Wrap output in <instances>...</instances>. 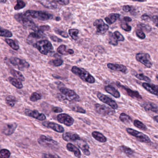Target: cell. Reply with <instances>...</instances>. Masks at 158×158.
<instances>
[{
  "label": "cell",
  "mask_w": 158,
  "mask_h": 158,
  "mask_svg": "<svg viewBox=\"0 0 158 158\" xmlns=\"http://www.w3.org/2000/svg\"><path fill=\"white\" fill-rule=\"evenodd\" d=\"M10 152L7 149H2L0 150V158H9L10 157Z\"/></svg>",
  "instance_id": "obj_42"
},
{
  "label": "cell",
  "mask_w": 158,
  "mask_h": 158,
  "mask_svg": "<svg viewBox=\"0 0 158 158\" xmlns=\"http://www.w3.org/2000/svg\"><path fill=\"white\" fill-rule=\"evenodd\" d=\"M46 36V35H45L44 32L38 29L37 31H34L33 33H31L28 35L27 39V42L30 45H33L35 40L44 39Z\"/></svg>",
  "instance_id": "obj_13"
},
{
  "label": "cell",
  "mask_w": 158,
  "mask_h": 158,
  "mask_svg": "<svg viewBox=\"0 0 158 158\" xmlns=\"http://www.w3.org/2000/svg\"><path fill=\"white\" fill-rule=\"evenodd\" d=\"M6 104L11 107H13L17 102V100L16 98L14 96L10 95L7 96L5 99Z\"/></svg>",
  "instance_id": "obj_31"
},
{
  "label": "cell",
  "mask_w": 158,
  "mask_h": 158,
  "mask_svg": "<svg viewBox=\"0 0 158 158\" xmlns=\"http://www.w3.org/2000/svg\"><path fill=\"white\" fill-rule=\"evenodd\" d=\"M95 109L98 114L103 116H110L115 113V110L111 107L99 103L95 104Z\"/></svg>",
  "instance_id": "obj_7"
},
{
  "label": "cell",
  "mask_w": 158,
  "mask_h": 158,
  "mask_svg": "<svg viewBox=\"0 0 158 158\" xmlns=\"http://www.w3.org/2000/svg\"><path fill=\"white\" fill-rule=\"evenodd\" d=\"M116 85L118 86L119 87L122 88L123 89H124L128 96L131 97V98L135 99H141L142 98L141 95L139 94V93L137 91L132 90L124 86L121 85L119 82H116Z\"/></svg>",
  "instance_id": "obj_16"
},
{
  "label": "cell",
  "mask_w": 158,
  "mask_h": 158,
  "mask_svg": "<svg viewBox=\"0 0 158 158\" xmlns=\"http://www.w3.org/2000/svg\"><path fill=\"white\" fill-rule=\"evenodd\" d=\"M42 98V95L39 92H35L31 95L30 97V100L33 102H35Z\"/></svg>",
  "instance_id": "obj_38"
},
{
  "label": "cell",
  "mask_w": 158,
  "mask_h": 158,
  "mask_svg": "<svg viewBox=\"0 0 158 158\" xmlns=\"http://www.w3.org/2000/svg\"><path fill=\"white\" fill-rule=\"evenodd\" d=\"M77 143V146L81 149L84 154L86 156H89L90 154V152L89 151V147L88 143L81 139L78 140Z\"/></svg>",
  "instance_id": "obj_23"
},
{
  "label": "cell",
  "mask_w": 158,
  "mask_h": 158,
  "mask_svg": "<svg viewBox=\"0 0 158 158\" xmlns=\"http://www.w3.org/2000/svg\"><path fill=\"white\" fill-rule=\"evenodd\" d=\"M134 1L139 2H143L146 1V0H133Z\"/></svg>",
  "instance_id": "obj_62"
},
{
  "label": "cell",
  "mask_w": 158,
  "mask_h": 158,
  "mask_svg": "<svg viewBox=\"0 0 158 158\" xmlns=\"http://www.w3.org/2000/svg\"><path fill=\"white\" fill-rule=\"evenodd\" d=\"M53 1L61 5H67L70 2L69 0H53Z\"/></svg>",
  "instance_id": "obj_50"
},
{
  "label": "cell",
  "mask_w": 158,
  "mask_h": 158,
  "mask_svg": "<svg viewBox=\"0 0 158 158\" xmlns=\"http://www.w3.org/2000/svg\"><path fill=\"white\" fill-rule=\"evenodd\" d=\"M126 131L128 134L135 137L137 140L140 142L146 143H149L151 142L150 138L144 133H141L137 130H135L131 128H127Z\"/></svg>",
  "instance_id": "obj_6"
},
{
  "label": "cell",
  "mask_w": 158,
  "mask_h": 158,
  "mask_svg": "<svg viewBox=\"0 0 158 158\" xmlns=\"http://www.w3.org/2000/svg\"><path fill=\"white\" fill-rule=\"evenodd\" d=\"M10 73L20 81H24L25 80L24 76L22 74V73H20L19 71L12 69H10Z\"/></svg>",
  "instance_id": "obj_33"
},
{
  "label": "cell",
  "mask_w": 158,
  "mask_h": 158,
  "mask_svg": "<svg viewBox=\"0 0 158 158\" xmlns=\"http://www.w3.org/2000/svg\"><path fill=\"white\" fill-rule=\"evenodd\" d=\"M123 20L126 22H131L132 21V19L130 18V17H125L123 18Z\"/></svg>",
  "instance_id": "obj_59"
},
{
  "label": "cell",
  "mask_w": 158,
  "mask_h": 158,
  "mask_svg": "<svg viewBox=\"0 0 158 158\" xmlns=\"http://www.w3.org/2000/svg\"><path fill=\"white\" fill-rule=\"evenodd\" d=\"M62 138L66 141H75L81 139L79 135L74 132H64L63 134Z\"/></svg>",
  "instance_id": "obj_19"
},
{
  "label": "cell",
  "mask_w": 158,
  "mask_h": 158,
  "mask_svg": "<svg viewBox=\"0 0 158 158\" xmlns=\"http://www.w3.org/2000/svg\"><path fill=\"white\" fill-rule=\"evenodd\" d=\"M153 119L156 123H158V115L154 116V117H153Z\"/></svg>",
  "instance_id": "obj_60"
},
{
  "label": "cell",
  "mask_w": 158,
  "mask_h": 158,
  "mask_svg": "<svg viewBox=\"0 0 158 158\" xmlns=\"http://www.w3.org/2000/svg\"><path fill=\"white\" fill-rule=\"evenodd\" d=\"M141 20H143L144 21H149L151 18L149 16L147 15H143L141 16Z\"/></svg>",
  "instance_id": "obj_55"
},
{
  "label": "cell",
  "mask_w": 158,
  "mask_h": 158,
  "mask_svg": "<svg viewBox=\"0 0 158 158\" xmlns=\"http://www.w3.org/2000/svg\"><path fill=\"white\" fill-rule=\"evenodd\" d=\"M120 18V15L117 14H111L109 16L105 18L106 23L109 25L112 24Z\"/></svg>",
  "instance_id": "obj_29"
},
{
  "label": "cell",
  "mask_w": 158,
  "mask_h": 158,
  "mask_svg": "<svg viewBox=\"0 0 158 158\" xmlns=\"http://www.w3.org/2000/svg\"><path fill=\"white\" fill-rule=\"evenodd\" d=\"M55 32H56L57 34H59L62 37L64 38H68L69 37L68 36V34H67V33L65 32H64L63 31H61V30H55Z\"/></svg>",
  "instance_id": "obj_51"
},
{
  "label": "cell",
  "mask_w": 158,
  "mask_h": 158,
  "mask_svg": "<svg viewBox=\"0 0 158 158\" xmlns=\"http://www.w3.org/2000/svg\"><path fill=\"white\" fill-rule=\"evenodd\" d=\"M42 124L45 127L51 128L52 129L58 133H64V131L63 127L53 122H44L42 123Z\"/></svg>",
  "instance_id": "obj_17"
},
{
  "label": "cell",
  "mask_w": 158,
  "mask_h": 158,
  "mask_svg": "<svg viewBox=\"0 0 158 158\" xmlns=\"http://www.w3.org/2000/svg\"><path fill=\"white\" fill-rule=\"evenodd\" d=\"M114 36L116 38V39L118 41H123L125 40L123 36L118 31H115L114 32Z\"/></svg>",
  "instance_id": "obj_47"
},
{
  "label": "cell",
  "mask_w": 158,
  "mask_h": 158,
  "mask_svg": "<svg viewBox=\"0 0 158 158\" xmlns=\"http://www.w3.org/2000/svg\"><path fill=\"white\" fill-rule=\"evenodd\" d=\"M79 31L76 29H71L69 30V34L70 36L74 40H76L78 38Z\"/></svg>",
  "instance_id": "obj_43"
},
{
  "label": "cell",
  "mask_w": 158,
  "mask_h": 158,
  "mask_svg": "<svg viewBox=\"0 0 158 158\" xmlns=\"http://www.w3.org/2000/svg\"><path fill=\"white\" fill-rule=\"evenodd\" d=\"M52 111L54 112V113H62L63 111L61 108L58 107H53L52 109Z\"/></svg>",
  "instance_id": "obj_54"
},
{
  "label": "cell",
  "mask_w": 158,
  "mask_h": 158,
  "mask_svg": "<svg viewBox=\"0 0 158 158\" xmlns=\"http://www.w3.org/2000/svg\"><path fill=\"white\" fill-rule=\"evenodd\" d=\"M40 4L44 7L50 10H55L57 8V5L53 2L50 1L48 0H40Z\"/></svg>",
  "instance_id": "obj_27"
},
{
  "label": "cell",
  "mask_w": 158,
  "mask_h": 158,
  "mask_svg": "<svg viewBox=\"0 0 158 158\" xmlns=\"http://www.w3.org/2000/svg\"><path fill=\"white\" fill-rule=\"evenodd\" d=\"M119 119L120 121L125 124L130 123L132 121V119L129 115L126 114L122 113L120 114Z\"/></svg>",
  "instance_id": "obj_34"
},
{
  "label": "cell",
  "mask_w": 158,
  "mask_h": 158,
  "mask_svg": "<svg viewBox=\"0 0 158 158\" xmlns=\"http://www.w3.org/2000/svg\"><path fill=\"white\" fill-rule=\"evenodd\" d=\"M123 10L124 11L126 12H128L131 10V7L128 5H125L123 7Z\"/></svg>",
  "instance_id": "obj_56"
},
{
  "label": "cell",
  "mask_w": 158,
  "mask_h": 158,
  "mask_svg": "<svg viewBox=\"0 0 158 158\" xmlns=\"http://www.w3.org/2000/svg\"><path fill=\"white\" fill-rule=\"evenodd\" d=\"M7 2V0H0V4L1 3H5Z\"/></svg>",
  "instance_id": "obj_61"
},
{
  "label": "cell",
  "mask_w": 158,
  "mask_h": 158,
  "mask_svg": "<svg viewBox=\"0 0 158 158\" xmlns=\"http://www.w3.org/2000/svg\"><path fill=\"white\" fill-rule=\"evenodd\" d=\"M60 90L61 93L57 94V97L60 101L67 100L72 102L80 101V97L74 90L66 87H61Z\"/></svg>",
  "instance_id": "obj_1"
},
{
  "label": "cell",
  "mask_w": 158,
  "mask_h": 158,
  "mask_svg": "<svg viewBox=\"0 0 158 158\" xmlns=\"http://www.w3.org/2000/svg\"><path fill=\"white\" fill-rule=\"evenodd\" d=\"M138 27L142 31H145L147 32H149L151 31L152 27L148 24L143 23H139L138 25Z\"/></svg>",
  "instance_id": "obj_44"
},
{
  "label": "cell",
  "mask_w": 158,
  "mask_h": 158,
  "mask_svg": "<svg viewBox=\"0 0 158 158\" xmlns=\"http://www.w3.org/2000/svg\"><path fill=\"white\" fill-rule=\"evenodd\" d=\"M43 157L44 158H57V157L59 158L60 157L57 155H52V154H44Z\"/></svg>",
  "instance_id": "obj_57"
},
{
  "label": "cell",
  "mask_w": 158,
  "mask_h": 158,
  "mask_svg": "<svg viewBox=\"0 0 158 158\" xmlns=\"http://www.w3.org/2000/svg\"><path fill=\"white\" fill-rule=\"evenodd\" d=\"M9 81L12 85L18 89H21L23 87L21 81L15 77H9Z\"/></svg>",
  "instance_id": "obj_30"
},
{
  "label": "cell",
  "mask_w": 158,
  "mask_h": 158,
  "mask_svg": "<svg viewBox=\"0 0 158 158\" xmlns=\"http://www.w3.org/2000/svg\"><path fill=\"white\" fill-rule=\"evenodd\" d=\"M50 28V27L48 25L41 26L40 27H39V29L43 32L44 31H48Z\"/></svg>",
  "instance_id": "obj_53"
},
{
  "label": "cell",
  "mask_w": 158,
  "mask_h": 158,
  "mask_svg": "<svg viewBox=\"0 0 158 158\" xmlns=\"http://www.w3.org/2000/svg\"><path fill=\"white\" fill-rule=\"evenodd\" d=\"M57 51L60 54L63 55H67L69 54L71 55L74 53V51L73 49H66V47L64 45L60 46L57 49Z\"/></svg>",
  "instance_id": "obj_28"
},
{
  "label": "cell",
  "mask_w": 158,
  "mask_h": 158,
  "mask_svg": "<svg viewBox=\"0 0 158 158\" xmlns=\"http://www.w3.org/2000/svg\"><path fill=\"white\" fill-rule=\"evenodd\" d=\"M24 14L28 17H32L40 21H47L53 18V16L50 14L45 12L35 10L27 11Z\"/></svg>",
  "instance_id": "obj_5"
},
{
  "label": "cell",
  "mask_w": 158,
  "mask_h": 158,
  "mask_svg": "<svg viewBox=\"0 0 158 158\" xmlns=\"http://www.w3.org/2000/svg\"><path fill=\"white\" fill-rule=\"evenodd\" d=\"M135 77L139 80H141V81H146V82H148V83L151 82V79L149 77H148V76L144 75L143 74L136 73L135 75Z\"/></svg>",
  "instance_id": "obj_41"
},
{
  "label": "cell",
  "mask_w": 158,
  "mask_h": 158,
  "mask_svg": "<svg viewBox=\"0 0 158 158\" xmlns=\"http://www.w3.org/2000/svg\"><path fill=\"white\" fill-rule=\"evenodd\" d=\"M38 142L40 145L45 148H55L58 145V142L44 135H41L38 139Z\"/></svg>",
  "instance_id": "obj_8"
},
{
  "label": "cell",
  "mask_w": 158,
  "mask_h": 158,
  "mask_svg": "<svg viewBox=\"0 0 158 158\" xmlns=\"http://www.w3.org/2000/svg\"><path fill=\"white\" fill-rule=\"evenodd\" d=\"M70 108H71L72 110L76 112L81 114H85L86 112L85 109L77 105H71V106H70Z\"/></svg>",
  "instance_id": "obj_39"
},
{
  "label": "cell",
  "mask_w": 158,
  "mask_h": 158,
  "mask_svg": "<svg viewBox=\"0 0 158 158\" xmlns=\"http://www.w3.org/2000/svg\"><path fill=\"white\" fill-rule=\"evenodd\" d=\"M92 136L97 141L101 143H105L107 141V139L103 134L98 131H93Z\"/></svg>",
  "instance_id": "obj_26"
},
{
  "label": "cell",
  "mask_w": 158,
  "mask_h": 158,
  "mask_svg": "<svg viewBox=\"0 0 158 158\" xmlns=\"http://www.w3.org/2000/svg\"><path fill=\"white\" fill-rule=\"evenodd\" d=\"M57 120L59 123L68 127L73 125L74 123V119L69 114L65 113L58 114Z\"/></svg>",
  "instance_id": "obj_12"
},
{
  "label": "cell",
  "mask_w": 158,
  "mask_h": 158,
  "mask_svg": "<svg viewBox=\"0 0 158 158\" xmlns=\"http://www.w3.org/2000/svg\"><path fill=\"white\" fill-rule=\"evenodd\" d=\"M140 105L147 111H152L156 114L158 113V106L155 103L152 102H143Z\"/></svg>",
  "instance_id": "obj_22"
},
{
  "label": "cell",
  "mask_w": 158,
  "mask_h": 158,
  "mask_svg": "<svg viewBox=\"0 0 158 158\" xmlns=\"http://www.w3.org/2000/svg\"><path fill=\"white\" fill-rule=\"evenodd\" d=\"M66 148L69 151L73 152L76 157H77V158L81 157V153L80 150L72 143H68L66 145Z\"/></svg>",
  "instance_id": "obj_25"
},
{
  "label": "cell",
  "mask_w": 158,
  "mask_h": 158,
  "mask_svg": "<svg viewBox=\"0 0 158 158\" xmlns=\"http://www.w3.org/2000/svg\"><path fill=\"white\" fill-rule=\"evenodd\" d=\"M152 21H153V23L156 24V27H158V16H157V15L153 16Z\"/></svg>",
  "instance_id": "obj_58"
},
{
  "label": "cell",
  "mask_w": 158,
  "mask_h": 158,
  "mask_svg": "<svg viewBox=\"0 0 158 158\" xmlns=\"http://www.w3.org/2000/svg\"><path fill=\"white\" fill-rule=\"evenodd\" d=\"M17 126H18V125L15 123L7 124L3 127L2 131V133L7 136L11 135L14 133Z\"/></svg>",
  "instance_id": "obj_18"
},
{
  "label": "cell",
  "mask_w": 158,
  "mask_h": 158,
  "mask_svg": "<svg viewBox=\"0 0 158 158\" xmlns=\"http://www.w3.org/2000/svg\"><path fill=\"white\" fill-rule=\"evenodd\" d=\"M15 20L27 29H31L34 31H37L39 27L32 20L26 16L24 14H17L15 15Z\"/></svg>",
  "instance_id": "obj_3"
},
{
  "label": "cell",
  "mask_w": 158,
  "mask_h": 158,
  "mask_svg": "<svg viewBox=\"0 0 158 158\" xmlns=\"http://www.w3.org/2000/svg\"><path fill=\"white\" fill-rule=\"evenodd\" d=\"M136 34L137 36L140 39H144L146 38V35L144 34L143 31L140 29L136 31Z\"/></svg>",
  "instance_id": "obj_48"
},
{
  "label": "cell",
  "mask_w": 158,
  "mask_h": 158,
  "mask_svg": "<svg viewBox=\"0 0 158 158\" xmlns=\"http://www.w3.org/2000/svg\"><path fill=\"white\" fill-rule=\"evenodd\" d=\"M97 97L102 102L106 103L114 110L118 109V104L116 103V102L113 100L111 98H110L108 96L102 94L100 92H98L97 94Z\"/></svg>",
  "instance_id": "obj_11"
},
{
  "label": "cell",
  "mask_w": 158,
  "mask_h": 158,
  "mask_svg": "<svg viewBox=\"0 0 158 158\" xmlns=\"http://www.w3.org/2000/svg\"><path fill=\"white\" fill-rule=\"evenodd\" d=\"M94 26L97 29L98 33L104 34L107 32L109 28V26L105 24L102 19H98L94 23Z\"/></svg>",
  "instance_id": "obj_14"
},
{
  "label": "cell",
  "mask_w": 158,
  "mask_h": 158,
  "mask_svg": "<svg viewBox=\"0 0 158 158\" xmlns=\"http://www.w3.org/2000/svg\"><path fill=\"white\" fill-rule=\"evenodd\" d=\"M71 71L74 74L77 76L83 81L86 83L91 84L95 83L96 80L95 77L84 68L74 66L72 67Z\"/></svg>",
  "instance_id": "obj_2"
},
{
  "label": "cell",
  "mask_w": 158,
  "mask_h": 158,
  "mask_svg": "<svg viewBox=\"0 0 158 158\" xmlns=\"http://www.w3.org/2000/svg\"><path fill=\"white\" fill-rule=\"evenodd\" d=\"M5 41L13 49L16 51L19 50L20 47L18 46V45H17V44L15 43L14 40H13L10 39H6L5 40Z\"/></svg>",
  "instance_id": "obj_36"
},
{
  "label": "cell",
  "mask_w": 158,
  "mask_h": 158,
  "mask_svg": "<svg viewBox=\"0 0 158 158\" xmlns=\"http://www.w3.org/2000/svg\"><path fill=\"white\" fill-rule=\"evenodd\" d=\"M13 34L10 31L7 29L0 27V36L10 38L12 37Z\"/></svg>",
  "instance_id": "obj_37"
},
{
  "label": "cell",
  "mask_w": 158,
  "mask_h": 158,
  "mask_svg": "<svg viewBox=\"0 0 158 158\" xmlns=\"http://www.w3.org/2000/svg\"><path fill=\"white\" fill-rule=\"evenodd\" d=\"M33 46L43 55H47L53 52L52 44L47 40H39L33 44Z\"/></svg>",
  "instance_id": "obj_4"
},
{
  "label": "cell",
  "mask_w": 158,
  "mask_h": 158,
  "mask_svg": "<svg viewBox=\"0 0 158 158\" xmlns=\"http://www.w3.org/2000/svg\"><path fill=\"white\" fill-rule=\"evenodd\" d=\"M121 27L127 32H129L132 29V27L128 25L126 23H123L121 24Z\"/></svg>",
  "instance_id": "obj_49"
},
{
  "label": "cell",
  "mask_w": 158,
  "mask_h": 158,
  "mask_svg": "<svg viewBox=\"0 0 158 158\" xmlns=\"http://www.w3.org/2000/svg\"><path fill=\"white\" fill-rule=\"evenodd\" d=\"M135 58L138 61L142 64L147 68H150L152 67V61L150 56L148 53L139 52L136 54Z\"/></svg>",
  "instance_id": "obj_10"
},
{
  "label": "cell",
  "mask_w": 158,
  "mask_h": 158,
  "mask_svg": "<svg viewBox=\"0 0 158 158\" xmlns=\"http://www.w3.org/2000/svg\"><path fill=\"white\" fill-rule=\"evenodd\" d=\"M63 60L61 59H57L52 60V64L53 65L56 67L61 66L63 64Z\"/></svg>",
  "instance_id": "obj_46"
},
{
  "label": "cell",
  "mask_w": 158,
  "mask_h": 158,
  "mask_svg": "<svg viewBox=\"0 0 158 158\" xmlns=\"http://www.w3.org/2000/svg\"><path fill=\"white\" fill-rule=\"evenodd\" d=\"M104 89L107 93L110 94L111 95L113 96L114 98H119L121 97V94H120V92L115 88L114 87L111 85H108L105 86V87H104Z\"/></svg>",
  "instance_id": "obj_24"
},
{
  "label": "cell",
  "mask_w": 158,
  "mask_h": 158,
  "mask_svg": "<svg viewBox=\"0 0 158 158\" xmlns=\"http://www.w3.org/2000/svg\"><path fill=\"white\" fill-rule=\"evenodd\" d=\"M25 114L27 116L37 119L40 121H44L46 119V116L44 114L40 113L36 110H31L26 109Z\"/></svg>",
  "instance_id": "obj_15"
},
{
  "label": "cell",
  "mask_w": 158,
  "mask_h": 158,
  "mask_svg": "<svg viewBox=\"0 0 158 158\" xmlns=\"http://www.w3.org/2000/svg\"><path fill=\"white\" fill-rule=\"evenodd\" d=\"M142 85V87L148 92L151 93L152 95L158 96V85H154L153 84H149L148 83H143Z\"/></svg>",
  "instance_id": "obj_21"
},
{
  "label": "cell",
  "mask_w": 158,
  "mask_h": 158,
  "mask_svg": "<svg viewBox=\"0 0 158 158\" xmlns=\"http://www.w3.org/2000/svg\"><path fill=\"white\" fill-rule=\"evenodd\" d=\"M109 43L113 46H117L118 45V40L116 39L114 35L111 32H110L109 34Z\"/></svg>",
  "instance_id": "obj_40"
},
{
  "label": "cell",
  "mask_w": 158,
  "mask_h": 158,
  "mask_svg": "<svg viewBox=\"0 0 158 158\" xmlns=\"http://www.w3.org/2000/svg\"><path fill=\"white\" fill-rule=\"evenodd\" d=\"M26 7V3L24 2L22 0H17V4L14 7V9L15 10H19L21 9H23Z\"/></svg>",
  "instance_id": "obj_45"
},
{
  "label": "cell",
  "mask_w": 158,
  "mask_h": 158,
  "mask_svg": "<svg viewBox=\"0 0 158 158\" xmlns=\"http://www.w3.org/2000/svg\"><path fill=\"white\" fill-rule=\"evenodd\" d=\"M107 67L110 70L116 71V72H121L123 73L126 74L127 72V67L123 64L109 63L107 64Z\"/></svg>",
  "instance_id": "obj_20"
},
{
  "label": "cell",
  "mask_w": 158,
  "mask_h": 158,
  "mask_svg": "<svg viewBox=\"0 0 158 158\" xmlns=\"http://www.w3.org/2000/svg\"><path fill=\"white\" fill-rule=\"evenodd\" d=\"M134 125L135 127L143 131H147L148 127L142 122L138 120H135L134 121Z\"/></svg>",
  "instance_id": "obj_35"
},
{
  "label": "cell",
  "mask_w": 158,
  "mask_h": 158,
  "mask_svg": "<svg viewBox=\"0 0 158 158\" xmlns=\"http://www.w3.org/2000/svg\"><path fill=\"white\" fill-rule=\"evenodd\" d=\"M50 38L52 40H53L54 42H62V40L60 39L57 37L56 36L53 35H50Z\"/></svg>",
  "instance_id": "obj_52"
},
{
  "label": "cell",
  "mask_w": 158,
  "mask_h": 158,
  "mask_svg": "<svg viewBox=\"0 0 158 158\" xmlns=\"http://www.w3.org/2000/svg\"><path fill=\"white\" fill-rule=\"evenodd\" d=\"M120 151L126 154L127 156H131L135 153V151L129 147L126 146H121L119 147Z\"/></svg>",
  "instance_id": "obj_32"
},
{
  "label": "cell",
  "mask_w": 158,
  "mask_h": 158,
  "mask_svg": "<svg viewBox=\"0 0 158 158\" xmlns=\"http://www.w3.org/2000/svg\"><path fill=\"white\" fill-rule=\"evenodd\" d=\"M10 62L15 68L21 71L27 69L30 66V64L27 61L16 57H11L10 59Z\"/></svg>",
  "instance_id": "obj_9"
}]
</instances>
